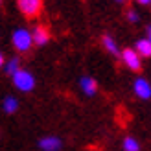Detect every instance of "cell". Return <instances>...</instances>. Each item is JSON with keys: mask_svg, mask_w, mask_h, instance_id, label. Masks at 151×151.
Instances as JSON below:
<instances>
[{"mask_svg": "<svg viewBox=\"0 0 151 151\" xmlns=\"http://www.w3.org/2000/svg\"><path fill=\"white\" fill-rule=\"evenodd\" d=\"M11 42L17 52L24 54V52H29V48L33 46V37H32V32H28L26 28H19L15 29L13 35H11Z\"/></svg>", "mask_w": 151, "mask_h": 151, "instance_id": "obj_1", "label": "cell"}, {"mask_svg": "<svg viewBox=\"0 0 151 151\" xmlns=\"http://www.w3.org/2000/svg\"><path fill=\"white\" fill-rule=\"evenodd\" d=\"M11 78H13V85L19 90H22V92H29V90H33V87H35V78H33V74H29L28 70L20 68L15 76H11Z\"/></svg>", "mask_w": 151, "mask_h": 151, "instance_id": "obj_2", "label": "cell"}, {"mask_svg": "<svg viewBox=\"0 0 151 151\" xmlns=\"http://www.w3.org/2000/svg\"><path fill=\"white\" fill-rule=\"evenodd\" d=\"M122 61H124V65L127 68L133 70V72H138L142 68V59L138 55V52L133 50V48H125L122 52Z\"/></svg>", "mask_w": 151, "mask_h": 151, "instance_id": "obj_3", "label": "cell"}, {"mask_svg": "<svg viewBox=\"0 0 151 151\" xmlns=\"http://www.w3.org/2000/svg\"><path fill=\"white\" fill-rule=\"evenodd\" d=\"M19 9L28 19H35L42 9V0H19Z\"/></svg>", "mask_w": 151, "mask_h": 151, "instance_id": "obj_4", "label": "cell"}, {"mask_svg": "<svg viewBox=\"0 0 151 151\" xmlns=\"http://www.w3.org/2000/svg\"><path fill=\"white\" fill-rule=\"evenodd\" d=\"M133 90H134V94H137L140 100H149V98H151V85H149V81L144 79V78L134 79Z\"/></svg>", "mask_w": 151, "mask_h": 151, "instance_id": "obj_5", "label": "cell"}, {"mask_svg": "<svg viewBox=\"0 0 151 151\" xmlns=\"http://www.w3.org/2000/svg\"><path fill=\"white\" fill-rule=\"evenodd\" d=\"M39 147L42 151H59L63 147V142L57 137H44L39 140Z\"/></svg>", "mask_w": 151, "mask_h": 151, "instance_id": "obj_6", "label": "cell"}, {"mask_svg": "<svg viewBox=\"0 0 151 151\" xmlns=\"http://www.w3.org/2000/svg\"><path fill=\"white\" fill-rule=\"evenodd\" d=\"M32 37H33V44H37V46H44L50 41V33L44 26H35L32 32Z\"/></svg>", "mask_w": 151, "mask_h": 151, "instance_id": "obj_7", "label": "cell"}, {"mask_svg": "<svg viewBox=\"0 0 151 151\" xmlns=\"http://www.w3.org/2000/svg\"><path fill=\"white\" fill-rule=\"evenodd\" d=\"M79 87H81V90L87 96H94L98 92V83H96V79L88 78V76H85V78L79 79Z\"/></svg>", "mask_w": 151, "mask_h": 151, "instance_id": "obj_8", "label": "cell"}, {"mask_svg": "<svg viewBox=\"0 0 151 151\" xmlns=\"http://www.w3.org/2000/svg\"><path fill=\"white\" fill-rule=\"evenodd\" d=\"M134 50L138 52L140 57H151V42L147 39H140L137 42V46H134Z\"/></svg>", "mask_w": 151, "mask_h": 151, "instance_id": "obj_9", "label": "cell"}, {"mask_svg": "<svg viewBox=\"0 0 151 151\" xmlns=\"http://www.w3.org/2000/svg\"><path fill=\"white\" fill-rule=\"evenodd\" d=\"M101 44H103V48L107 50L109 54H112V55H118V54H120V50H118V44H116V41L112 39V37H109V35H103Z\"/></svg>", "mask_w": 151, "mask_h": 151, "instance_id": "obj_10", "label": "cell"}, {"mask_svg": "<svg viewBox=\"0 0 151 151\" xmlns=\"http://www.w3.org/2000/svg\"><path fill=\"white\" fill-rule=\"evenodd\" d=\"M2 109H4V112H7V114H13V112L19 109V101H17V98H13V96L4 98V101H2Z\"/></svg>", "mask_w": 151, "mask_h": 151, "instance_id": "obj_11", "label": "cell"}, {"mask_svg": "<svg viewBox=\"0 0 151 151\" xmlns=\"http://www.w3.org/2000/svg\"><path fill=\"white\" fill-rule=\"evenodd\" d=\"M2 68L6 70V74H9V76H15L19 70H20V63H19V59L17 57H13V59H7V61L4 63Z\"/></svg>", "mask_w": 151, "mask_h": 151, "instance_id": "obj_12", "label": "cell"}, {"mask_svg": "<svg viewBox=\"0 0 151 151\" xmlns=\"http://www.w3.org/2000/svg\"><path fill=\"white\" fill-rule=\"evenodd\" d=\"M122 147H124V151H140V144H138V140H137V138H133V137L124 138Z\"/></svg>", "mask_w": 151, "mask_h": 151, "instance_id": "obj_13", "label": "cell"}, {"mask_svg": "<svg viewBox=\"0 0 151 151\" xmlns=\"http://www.w3.org/2000/svg\"><path fill=\"white\" fill-rule=\"evenodd\" d=\"M127 20L134 24V22H138V20H140V17H138V13L134 11V9H129V11H127Z\"/></svg>", "mask_w": 151, "mask_h": 151, "instance_id": "obj_14", "label": "cell"}, {"mask_svg": "<svg viewBox=\"0 0 151 151\" xmlns=\"http://www.w3.org/2000/svg\"><path fill=\"white\" fill-rule=\"evenodd\" d=\"M137 4H142V6H147V4H151V0H134Z\"/></svg>", "mask_w": 151, "mask_h": 151, "instance_id": "obj_15", "label": "cell"}, {"mask_svg": "<svg viewBox=\"0 0 151 151\" xmlns=\"http://www.w3.org/2000/svg\"><path fill=\"white\" fill-rule=\"evenodd\" d=\"M4 63H6V61H4V55H2V52H0V68L4 66Z\"/></svg>", "mask_w": 151, "mask_h": 151, "instance_id": "obj_16", "label": "cell"}, {"mask_svg": "<svg viewBox=\"0 0 151 151\" xmlns=\"http://www.w3.org/2000/svg\"><path fill=\"white\" fill-rule=\"evenodd\" d=\"M146 39H147V41H149V42H151V26H149V28H147V37H146Z\"/></svg>", "mask_w": 151, "mask_h": 151, "instance_id": "obj_17", "label": "cell"}, {"mask_svg": "<svg viewBox=\"0 0 151 151\" xmlns=\"http://www.w3.org/2000/svg\"><path fill=\"white\" fill-rule=\"evenodd\" d=\"M116 2H120V4H122V2H125V0H116Z\"/></svg>", "mask_w": 151, "mask_h": 151, "instance_id": "obj_18", "label": "cell"}, {"mask_svg": "<svg viewBox=\"0 0 151 151\" xmlns=\"http://www.w3.org/2000/svg\"><path fill=\"white\" fill-rule=\"evenodd\" d=\"M0 2H2V0H0Z\"/></svg>", "mask_w": 151, "mask_h": 151, "instance_id": "obj_19", "label": "cell"}, {"mask_svg": "<svg viewBox=\"0 0 151 151\" xmlns=\"http://www.w3.org/2000/svg\"><path fill=\"white\" fill-rule=\"evenodd\" d=\"M149 6H151V4H149Z\"/></svg>", "mask_w": 151, "mask_h": 151, "instance_id": "obj_20", "label": "cell"}]
</instances>
